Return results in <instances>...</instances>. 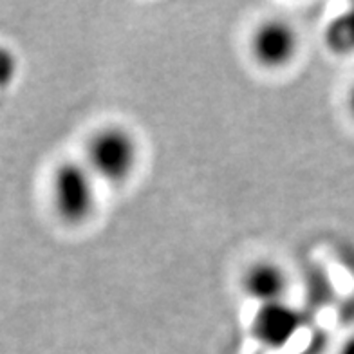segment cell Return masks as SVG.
<instances>
[{
    "instance_id": "3957f363",
    "label": "cell",
    "mask_w": 354,
    "mask_h": 354,
    "mask_svg": "<svg viewBox=\"0 0 354 354\" xmlns=\"http://www.w3.org/2000/svg\"><path fill=\"white\" fill-rule=\"evenodd\" d=\"M252 55L264 69H284L297 58L300 40L297 29L282 19H270L259 24L252 35Z\"/></svg>"
},
{
    "instance_id": "8992f818",
    "label": "cell",
    "mask_w": 354,
    "mask_h": 354,
    "mask_svg": "<svg viewBox=\"0 0 354 354\" xmlns=\"http://www.w3.org/2000/svg\"><path fill=\"white\" fill-rule=\"evenodd\" d=\"M324 38L335 55L354 53V6L329 22Z\"/></svg>"
},
{
    "instance_id": "7a4b0ae2",
    "label": "cell",
    "mask_w": 354,
    "mask_h": 354,
    "mask_svg": "<svg viewBox=\"0 0 354 354\" xmlns=\"http://www.w3.org/2000/svg\"><path fill=\"white\" fill-rule=\"evenodd\" d=\"M51 199L56 215L64 223L84 224L98 206L96 177L85 163L66 161L58 165L51 179Z\"/></svg>"
},
{
    "instance_id": "6da1fadb",
    "label": "cell",
    "mask_w": 354,
    "mask_h": 354,
    "mask_svg": "<svg viewBox=\"0 0 354 354\" xmlns=\"http://www.w3.org/2000/svg\"><path fill=\"white\" fill-rule=\"evenodd\" d=\"M140 159V145L129 129L103 127L94 132L85 147V165L96 179L123 183L132 176Z\"/></svg>"
},
{
    "instance_id": "5b68a950",
    "label": "cell",
    "mask_w": 354,
    "mask_h": 354,
    "mask_svg": "<svg viewBox=\"0 0 354 354\" xmlns=\"http://www.w3.org/2000/svg\"><path fill=\"white\" fill-rule=\"evenodd\" d=\"M241 288L259 306L282 302L289 289L288 271L273 261H259L244 271Z\"/></svg>"
},
{
    "instance_id": "277c9868",
    "label": "cell",
    "mask_w": 354,
    "mask_h": 354,
    "mask_svg": "<svg viewBox=\"0 0 354 354\" xmlns=\"http://www.w3.org/2000/svg\"><path fill=\"white\" fill-rule=\"evenodd\" d=\"M302 313L286 300L259 306L252 320V335L268 349H282L302 329Z\"/></svg>"
},
{
    "instance_id": "ba28073f",
    "label": "cell",
    "mask_w": 354,
    "mask_h": 354,
    "mask_svg": "<svg viewBox=\"0 0 354 354\" xmlns=\"http://www.w3.org/2000/svg\"><path fill=\"white\" fill-rule=\"evenodd\" d=\"M336 354H354V335H351L349 338L342 344V347L338 349Z\"/></svg>"
},
{
    "instance_id": "52a82bcc",
    "label": "cell",
    "mask_w": 354,
    "mask_h": 354,
    "mask_svg": "<svg viewBox=\"0 0 354 354\" xmlns=\"http://www.w3.org/2000/svg\"><path fill=\"white\" fill-rule=\"evenodd\" d=\"M20 60L11 47L0 44V91H6L15 84L19 76Z\"/></svg>"
},
{
    "instance_id": "9c48e42d",
    "label": "cell",
    "mask_w": 354,
    "mask_h": 354,
    "mask_svg": "<svg viewBox=\"0 0 354 354\" xmlns=\"http://www.w3.org/2000/svg\"><path fill=\"white\" fill-rule=\"evenodd\" d=\"M347 107H349L351 116L354 118V84H353V87H351V91H349V96H347Z\"/></svg>"
}]
</instances>
